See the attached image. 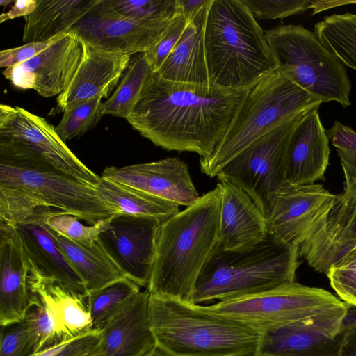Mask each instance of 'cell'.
Masks as SVG:
<instances>
[{"label": "cell", "instance_id": "cell-1", "mask_svg": "<svg viewBox=\"0 0 356 356\" xmlns=\"http://www.w3.org/2000/svg\"><path fill=\"white\" fill-rule=\"evenodd\" d=\"M247 90L168 81L152 72L127 121L155 145L209 157Z\"/></svg>", "mask_w": 356, "mask_h": 356}, {"label": "cell", "instance_id": "cell-2", "mask_svg": "<svg viewBox=\"0 0 356 356\" xmlns=\"http://www.w3.org/2000/svg\"><path fill=\"white\" fill-rule=\"evenodd\" d=\"M41 208L91 225L116 215L95 186L58 170L24 143L0 138V222L15 225Z\"/></svg>", "mask_w": 356, "mask_h": 356}, {"label": "cell", "instance_id": "cell-3", "mask_svg": "<svg viewBox=\"0 0 356 356\" xmlns=\"http://www.w3.org/2000/svg\"><path fill=\"white\" fill-rule=\"evenodd\" d=\"M221 189L216 187L161 223L149 294L192 303L197 279L219 242Z\"/></svg>", "mask_w": 356, "mask_h": 356}, {"label": "cell", "instance_id": "cell-4", "mask_svg": "<svg viewBox=\"0 0 356 356\" xmlns=\"http://www.w3.org/2000/svg\"><path fill=\"white\" fill-rule=\"evenodd\" d=\"M211 81L247 90L277 68L264 31L242 0H212L204 26Z\"/></svg>", "mask_w": 356, "mask_h": 356}, {"label": "cell", "instance_id": "cell-5", "mask_svg": "<svg viewBox=\"0 0 356 356\" xmlns=\"http://www.w3.org/2000/svg\"><path fill=\"white\" fill-rule=\"evenodd\" d=\"M156 346L172 356H255L261 334L201 305L149 294Z\"/></svg>", "mask_w": 356, "mask_h": 356}, {"label": "cell", "instance_id": "cell-6", "mask_svg": "<svg viewBox=\"0 0 356 356\" xmlns=\"http://www.w3.org/2000/svg\"><path fill=\"white\" fill-rule=\"evenodd\" d=\"M298 247L268 234L259 242L227 250L219 242L196 282L192 303L224 301L295 282Z\"/></svg>", "mask_w": 356, "mask_h": 356}, {"label": "cell", "instance_id": "cell-7", "mask_svg": "<svg viewBox=\"0 0 356 356\" xmlns=\"http://www.w3.org/2000/svg\"><path fill=\"white\" fill-rule=\"evenodd\" d=\"M321 103L276 68L248 90L213 152L200 158L201 172L216 177L253 142Z\"/></svg>", "mask_w": 356, "mask_h": 356}, {"label": "cell", "instance_id": "cell-8", "mask_svg": "<svg viewBox=\"0 0 356 356\" xmlns=\"http://www.w3.org/2000/svg\"><path fill=\"white\" fill-rule=\"evenodd\" d=\"M277 70L321 102L351 104L346 66L302 25H279L264 31Z\"/></svg>", "mask_w": 356, "mask_h": 356}, {"label": "cell", "instance_id": "cell-9", "mask_svg": "<svg viewBox=\"0 0 356 356\" xmlns=\"http://www.w3.org/2000/svg\"><path fill=\"white\" fill-rule=\"evenodd\" d=\"M202 307L262 334L291 322L346 311L348 304L323 289L293 282Z\"/></svg>", "mask_w": 356, "mask_h": 356}, {"label": "cell", "instance_id": "cell-10", "mask_svg": "<svg viewBox=\"0 0 356 356\" xmlns=\"http://www.w3.org/2000/svg\"><path fill=\"white\" fill-rule=\"evenodd\" d=\"M309 111L253 142L216 176L218 180L227 179L244 191L266 218L275 196L287 184L285 167L289 145L296 129Z\"/></svg>", "mask_w": 356, "mask_h": 356}, {"label": "cell", "instance_id": "cell-11", "mask_svg": "<svg viewBox=\"0 0 356 356\" xmlns=\"http://www.w3.org/2000/svg\"><path fill=\"white\" fill-rule=\"evenodd\" d=\"M161 222L153 218L114 215L98 242L125 277L147 288Z\"/></svg>", "mask_w": 356, "mask_h": 356}, {"label": "cell", "instance_id": "cell-12", "mask_svg": "<svg viewBox=\"0 0 356 356\" xmlns=\"http://www.w3.org/2000/svg\"><path fill=\"white\" fill-rule=\"evenodd\" d=\"M0 138L19 140L58 170L96 186L101 176L86 167L60 138L55 127L19 106L0 105Z\"/></svg>", "mask_w": 356, "mask_h": 356}, {"label": "cell", "instance_id": "cell-13", "mask_svg": "<svg viewBox=\"0 0 356 356\" xmlns=\"http://www.w3.org/2000/svg\"><path fill=\"white\" fill-rule=\"evenodd\" d=\"M346 311L305 318L268 330L261 334L255 356H339Z\"/></svg>", "mask_w": 356, "mask_h": 356}, {"label": "cell", "instance_id": "cell-14", "mask_svg": "<svg viewBox=\"0 0 356 356\" xmlns=\"http://www.w3.org/2000/svg\"><path fill=\"white\" fill-rule=\"evenodd\" d=\"M81 58L79 38L67 31L32 58L6 68L3 74L16 88L35 90L44 97L58 96L71 82Z\"/></svg>", "mask_w": 356, "mask_h": 356}, {"label": "cell", "instance_id": "cell-15", "mask_svg": "<svg viewBox=\"0 0 356 356\" xmlns=\"http://www.w3.org/2000/svg\"><path fill=\"white\" fill-rule=\"evenodd\" d=\"M334 198L321 184H286L275 196L266 216L268 233L298 247L325 218Z\"/></svg>", "mask_w": 356, "mask_h": 356}, {"label": "cell", "instance_id": "cell-16", "mask_svg": "<svg viewBox=\"0 0 356 356\" xmlns=\"http://www.w3.org/2000/svg\"><path fill=\"white\" fill-rule=\"evenodd\" d=\"M356 246V192L335 195L325 218L298 246L315 271L326 275L329 268Z\"/></svg>", "mask_w": 356, "mask_h": 356}, {"label": "cell", "instance_id": "cell-17", "mask_svg": "<svg viewBox=\"0 0 356 356\" xmlns=\"http://www.w3.org/2000/svg\"><path fill=\"white\" fill-rule=\"evenodd\" d=\"M171 21L125 18L102 12L94 6L67 31L74 32L92 46L131 56L149 49Z\"/></svg>", "mask_w": 356, "mask_h": 356}, {"label": "cell", "instance_id": "cell-18", "mask_svg": "<svg viewBox=\"0 0 356 356\" xmlns=\"http://www.w3.org/2000/svg\"><path fill=\"white\" fill-rule=\"evenodd\" d=\"M102 177L179 206L188 207L200 197L188 165L176 157L120 168L106 167Z\"/></svg>", "mask_w": 356, "mask_h": 356}, {"label": "cell", "instance_id": "cell-19", "mask_svg": "<svg viewBox=\"0 0 356 356\" xmlns=\"http://www.w3.org/2000/svg\"><path fill=\"white\" fill-rule=\"evenodd\" d=\"M30 266L19 234L13 225L0 222V325L24 321L32 296Z\"/></svg>", "mask_w": 356, "mask_h": 356}, {"label": "cell", "instance_id": "cell-20", "mask_svg": "<svg viewBox=\"0 0 356 356\" xmlns=\"http://www.w3.org/2000/svg\"><path fill=\"white\" fill-rule=\"evenodd\" d=\"M149 293L139 291L101 329L99 356H143L156 346L149 314Z\"/></svg>", "mask_w": 356, "mask_h": 356}, {"label": "cell", "instance_id": "cell-21", "mask_svg": "<svg viewBox=\"0 0 356 356\" xmlns=\"http://www.w3.org/2000/svg\"><path fill=\"white\" fill-rule=\"evenodd\" d=\"M79 40L81 60L70 84L57 97L59 112L95 97H108L131 58V56L104 50Z\"/></svg>", "mask_w": 356, "mask_h": 356}, {"label": "cell", "instance_id": "cell-22", "mask_svg": "<svg viewBox=\"0 0 356 356\" xmlns=\"http://www.w3.org/2000/svg\"><path fill=\"white\" fill-rule=\"evenodd\" d=\"M56 209L41 208L14 225L19 234L30 267L55 279L71 291L88 296L86 285L49 233L44 219Z\"/></svg>", "mask_w": 356, "mask_h": 356}, {"label": "cell", "instance_id": "cell-23", "mask_svg": "<svg viewBox=\"0 0 356 356\" xmlns=\"http://www.w3.org/2000/svg\"><path fill=\"white\" fill-rule=\"evenodd\" d=\"M318 108L305 114L291 138L285 167V179L289 185L314 184L316 181L325 179L330 140L321 121Z\"/></svg>", "mask_w": 356, "mask_h": 356}, {"label": "cell", "instance_id": "cell-24", "mask_svg": "<svg viewBox=\"0 0 356 356\" xmlns=\"http://www.w3.org/2000/svg\"><path fill=\"white\" fill-rule=\"evenodd\" d=\"M218 183L221 189L219 245L234 250L252 245L268 234L266 218L253 200L227 179Z\"/></svg>", "mask_w": 356, "mask_h": 356}, {"label": "cell", "instance_id": "cell-25", "mask_svg": "<svg viewBox=\"0 0 356 356\" xmlns=\"http://www.w3.org/2000/svg\"><path fill=\"white\" fill-rule=\"evenodd\" d=\"M28 283L31 295L43 304L56 319L65 341L94 330L88 296L71 291L55 279L42 275L31 267Z\"/></svg>", "mask_w": 356, "mask_h": 356}, {"label": "cell", "instance_id": "cell-26", "mask_svg": "<svg viewBox=\"0 0 356 356\" xmlns=\"http://www.w3.org/2000/svg\"><path fill=\"white\" fill-rule=\"evenodd\" d=\"M204 6L188 23L178 42L156 72L163 79L198 86L213 83L209 77L204 49V26L208 9Z\"/></svg>", "mask_w": 356, "mask_h": 356}, {"label": "cell", "instance_id": "cell-27", "mask_svg": "<svg viewBox=\"0 0 356 356\" xmlns=\"http://www.w3.org/2000/svg\"><path fill=\"white\" fill-rule=\"evenodd\" d=\"M99 0H38L36 8L24 17L22 40L47 41L67 32Z\"/></svg>", "mask_w": 356, "mask_h": 356}, {"label": "cell", "instance_id": "cell-28", "mask_svg": "<svg viewBox=\"0 0 356 356\" xmlns=\"http://www.w3.org/2000/svg\"><path fill=\"white\" fill-rule=\"evenodd\" d=\"M48 230L83 281L88 293L125 277L98 241L92 245H81L60 236L49 228Z\"/></svg>", "mask_w": 356, "mask_h": 356}, {"label": "cell", "instance_id": "cell-29", "mask_svg": "<svg viewBox=\"0 0 356 356\" xmlns=\"http://www.w3.org/2000/svg\"><path fill=\"white\" fill-rule=\"evenodd\" d=\"M95 188L117 216L153 218L163 223L180 211L173 202L102 176Z\"/></svg>", "mask_w": 356, "mask_h": 356}, {"label": "cell", "instance_id": "cell-30", "mask_svg": "<svg viewBox=\"0 0 356 356\" xmlns=\"http://www.w3.org/2000/svg\"><path fill=\"white\" fill-rule=\"evenodd\" d=\"M318 40L347 67L356 70V15L326 16L314 26Z\"/></svg>", "mask_w": 356, "mask_h": 356}, {"label": "cell", "instance_id": "cell-31", "mask_svg": "<svg viewBox=\"0 0 356 356\" xmlns=\"http://www.w3.org/2000/svg\"><path fill=\"white\" fill-rule=\"evenodd\" d=\"M153 72L143 53L131 58L128 69L115 92L102 102L99 115H111L127 119L137 104L146 81Z\"/></svg>", "mask_w": 356, "mask_h": 356}, {"label": "cell", "instance_id": "cell-32", "mask_svg": "<svg viewBox=\"0 0 356 356\" xmlns=\"http://www.w3.org/2000/svg\"><path fill=\"white\" fill-rule=\"evenodd\" d=\"M139 291L140 287L137 284L124 277L89 292L87 301L93 329L101 330L106 322Z\"/></svg>", "mask_w": 356, "mask_h": 356}, {"label": "cell", "instance_id": "cell-33", "mask_svg": "<svg viewBox=\"0 0 356 356\" xmlns=\"http://www.w3.org/2000/svg\"><path fill=\"white\" fill-rule=\"evenodd\" d=\"M95 8L125 18L169 22L181 10L178 0H99Z\"/></svg>", "mask_w": 356, "mask_h": 356}, {"label": "cell", "instance_id": "cell-34", "mask_svg": "<svg viewBox=\"0 0 356 356\" xmlns=\"http://www.w3.org/2000/svg\"><path fill=\"white\" fill-rule=\"evenodd\" d=\"M24 321L31 334L34 354L66 341L50 311L33 296Z\"/></svg>", "mask_w": 356, "mask_h": 356}, {"label": "cell", "instance_id": "cell-35", "mask_svg": "<svg viewBox=\"0 0 356 356\" xmlns=\"http://www.w3.org/2000/svg\"><path fill=\"white\" fill-rule=\"evenodd\" d=\"M113 216L100 220L94 225H85L76 216L56 211L44 219V223L48 228L68 240L81 245H92L108 227Z\"/></svg>", "mask_w": 356, "mask_h": 356}, {"label": "cell", "instance_id": "cell-36", "mask_svg": "<svg viewBox=\"0 0 356 356\" xmlns=\"http://www.w3.org/2000/svg\"><path fill=\"white\" fill-rule=\"evenodd\" d=\"M102 99L100 96L95 97L64 110L62 119L55 127L64 142L83 135L95 126L101 118L99 108Z\"/></svg>", "mask_w": 356, "mask_h": 356}, {"label": "cell", "instance_id": "cell-37", "mask_svg": "<svg viewBox=\"0 0 356 356\" xmlns=\"http://www.w3.org/2000/svg\"><path fill=\"white\" fill-rule=\"evenodd\" d=\"M329 140L340 158L345 178L344 193L356 192V132L336 121L326 131Z\"/></svg>", "mask_w": 356, "mask_h": 356}, {"label": "cell", "instance_id": "cell-38", "mask_svg": "<svg viewBox=\"0 0 356 356\" xmlns=\"http://www.w3.org/2000/svg\"><path fill=\"white\" fill-rule=\"evenodd\" d=\"M326 275L340 299L356 307V246L332 264Z\"/></svg>", "mask_w": 356, "mask_h": 356}, {"label": "cell", "instance_id": "cell-39", "mask_svg": "<svg viewBox=\"0 0 356 356\" xmlns=\"http://www.w3.org/2000/svg\"><path fill=\"white\" fill-rule=\"evenodd\" d=\"M188 20L180 11L172 19L156 42L143 55L153 72H156L171 53L183 34Z\"/></svg>", "mask_w": 356, "mask_h": 356}, {"label": "cell", "instance_id": "cell-40", "mask_svg": "<svg viewBox=\"0 0 356 356\" xmlns=\"http://www.w3.org/2000/svg\"><path fill=\"white\" fill-rule=\"evenodd\" d=\"M254 17L282 19L303 13L310 8L311 0H242Z\"/></svg>", "mask_w": 356, "mask_h": 356}, {"label": "cell", "instance_id": "cell-41", "mask_svg": "<svg viewBox=\"0 0 356 356\" xmlns=\"http://www.w3.org/2000/svg\"><path fill=\"white\" fill-rule=\"evenodd\" d=\"M31 334L24 321L1 327L0 356H31Z\"/></svg>", "mask_w": 356, "mask_h": 356}, {"label": "cell", "instance_id": "cell-42", "mask_svg": "<svg viewBox=\"0 0 356 356\" xmlns=\"http://www.w3.org/2000/svg\"><path fill=\"white\" fill-rule=\"evenodd\" d=\"M100 337V330H92L31 356H83L96 348Z\"/></svg>", "mask_w": 356, "mask_h": 356}, {"label": "cell", "instance_id": "cell-43", "mask_svg": "<svg viewBox=\"0 0 356 356\" xmlns=\"http://www.w3.org/2000/svg\"><path fill=\"white\" fill-rule=\"evenodd\" d=\"M63 33L47 41L32 42L18 47L1 50L0 51V67L8 68L32 58L49 47Z\"/></svg>", "mask_w": 356, "mask_h": 356}, {"label": "cell", "instance_id": "cell-44", "mask_svg": "<svg viewBox=\"0 0 356 356\" xmlns=\"http://www.w3.org/2000/svg\"><path fill=\"white\" fill-rule=\"evenodd\" d=\"M341 334L339 356H356V307L348 305Z\"/></svg>", "mask_w": 356, "mask_h": 356}, {"label": "cell", "instance_id": "cell-45", "mask_svg": "<svg viewBox=\"0 0 356 356\" xmlns=\"http://www.w3.org/2000/svg\"><path fill=\"white\" fill-rule=\"evenodd\" d=\"M38 0H17L7 13L0 15V23L19 17H26L36 8Z\"/></svg>", "mask_w": 356, "mask_h": 356}, {"label": "cell", "instance_id": "cell-46", "mask_svg": "<svg viewBox=\"0 0 356 356\" xmlns=\"http://www.w3.org/2000/svg\"><path fill=\"white\" fill-rule=\"evenodd\" d=\"M210 0H178L181 12L188 21L209 3Z\"/></svg>", "mask_w": 356, "mask_h": 356}, {"label": "cell", "instance_id": "cell-47", "mask_svg": "<svg viewBox=\"0 0 356 356\" xmlns=\"http://www.w3.org/2000/svg\"><path fill=\"white\" fill-rule=\"evenodd\" d=\"M143 356H172L168 353L156 346L152 350L146 353Z\"/></svg>", "mask_w": 356, "mask_h": 356}, {"label": "cell", "instance_id": "cell-48", "mask_svg": "<svg viewBox=\"0 0 356 356\" xmlns=\"http://www.w3.org/2000/svg\"><path fill=\"white\" fill-rule=\"evenodd\" d=\"M83 356H99V355L96 351V348H95L92 351H91L90 353H88Z\"/></svg>", "mask_w": 356, "mask_h": 356}, {"label": "cell", "instance_id": "cell-49", "mask_svg": "<svg viewBox=\"0 0 356 356\" xmlns=\"http://www.w3.org/2000/svg\"><path fill=\"white\" fill-rule=\"evenodd\" d=\"M13 2V1L11 0H1L0 1V4L1 6H8V3Z\"/></svg>", "mask_w": 356, "mask_h": 356}]
</instances>
